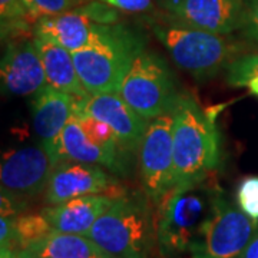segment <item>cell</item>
Returning <instances> with one entry per match:
<instances>
[{"mask_svg": "<svg viewBox=\"0 0 258 258\" xmlns=\"http://www.w3.org/2000/svg\"><path fill=\"white\" fill-rule=\"evenodd\" d=\"M2 91L12 96H35L45 85L46 75L33 36L8 39L0 66Z\"/></svg>", "mask_w": 258, "mask_h": 258, "instance_id": "cell-13", "label": "cell"}, {"mask_svg": "<svg viewBox=\"0 0 258 258\" xmlns=\"http://www.w3.org/2000/svg\"><path fill=\"white\" fill-rule=\"evenodd\" d=\"M111 195H83L57 205H49L43 215L52 230L64 234L88 235L93 224L113 203Z\"/></svg>", "mask_w": 258, "mask_h": 258, "instance_id": "cell-17", "label": "cell"}, {"mask_svg": "<svg viewBox=\"0 0 258 258\" xmlns=\"http://www.w3.org/2000/svg\"><path fill=\"white\" fill-rule=\"evenodd\" d=\"M148 25L172 62L198 82L217 76L240 53V46L228 35L186 26L166 13Z\"/></svg>", "mask_w": 258, "mask_h": 258, "instance_id": "cell-3", "label": "cell"}, {"mask_svg": "<svg viewBox=\"0 0 258 258\" xmlns=\"http://www.w3.org/2000/svg\"><path fill=\"white\" fill-rule=\"evenodd\" d=\"M119 95L141 116L152 120L174 111L181 93L165 59L144 49L122 81Z\"/></svg>", "mask_w": 258, "mask_h": 258, "instance_id": "cell-6", "label": "cell"}, {"mask_svg": "<svg viewBox=\"0 0 258 258\" xmlns=\"http://www.w3.org/2000/svg\"><path fill=\"white\" fill-rule=\"evenodd\" d=\"M75 105L76 98L49 86L47 83L32 96L30 109L33 131L40 139V145L45 147L52 158L62 131L74 115Z\"/></svg>", "mask_w": 258, "mask_h": 258, "instance_id": "cell-15", "label": "cell"}, {"mask_svg": "<svg viewBox=\"0 0 258 258\" xmlns=\"http://www.w3.org/2000/svg\"><path fill=\"white\" fill-rule=\"evenodd\" d=\"M240 258H258V230L245 247Z\"/></svg>", "mask_w": 258, "mask_h": 258, "instance_id": "cell-28", "label": "cell"}, {"mask_svg": "<svg viewBox=\"0 0 258 258\" xmlns=\"http://www.w3.org/2000/svg\"><path fill=\"white\" fill-rule=\"evenodd\" d=\"M33 39L43 63L47 85L72 95L76 99L88 98L89 93L79 79L72 52L40 33L33 32Z\"/></svg>", "mask_w": 258, "mask_h": 258, "instance_id": "cell-18", "label": "cell"}, {"mask_svg": "<svg viewBox=\"0 0 258 258\" xmlns=\"http://www.w3.org/2000/svg\"><path fill=\"white\" fill-rule=\"evenodd\" d=\"M172 112L174 188L201 184L221 165V134L191 93H181Z\"/></svg>", "mask_w": 258, "mask_h": 258, "instance_id": "cell-1", "label": "cell"}, {"mask_svg": "<svg viewBox=\"0 0 258 258\" xmlns=\"http://www.w3.org/2000/svg\"><path fill=\"white\" fill-rule=\"evenodd\" d=\"M139 176L154 204L174 188V112L149 120L139 147Z\"/></svg>", "mask_w": 258, "mask_h": 258, "instance_id": "cell-9", "label": "cell"}, {"mask_svg": "<svg viewBox=\"0 0 258 258\" xmlns=\"http://www.w3.org/2000/svg\"><path fill=\"white\" fill-rule=\"evenodd\" d=\"M237 204L248 217L258 221V176H245L238 184Z\"/></svg>", "mask_w": 258, "mask_h": 258, "instance_id": "cell-25", "label": "cell"}, {"mask_svg": "<svg viewBox=\"0 0 258 258\" xmlns=\"http://www.w3.org/2000/svg\"><path fill=\"white\" fill-rule=\"evenodd\" d=\"M13 222L18 251L29 248L53 231L43 214H20L13 218Z\"/></svg>", "mask_w": 258, "mask_h": 258, "instance_id": "cell-20", "label": "cell"}, {"mask_svg": "<svg viewBox=\"0 0 258 258\" xmlns=\"http://www.w3.org/2000/svg\"><path fill=\"white\" fill-rule=\"evenodd\" d=\"M241 33L248 42L258 46V0H244Z\"/></svg>", "mask_w": 258, "mask_h": 258, "instance_id": "cell-26", "label": "cell"}, {"mask_svg": "<svg viewBox=\"0 0 258 258\" xmlns=\"http://www.w3.org/2000/svg\"><path fill=\"white\" fill-rule=\"evenodd\" d=\"M29 19L36 23L43 18H52L86 5L91 0H23Z\"/></svg>", "mask_w": 258, "mask_h": 258, "instance_id": "cell-23", "label": "cell"}, {"mask_svg": "<svg viewBox=\"0 0 258 258\" xmlns=\"http://www.w3.org/2000/svg\"><path fill=\"white\" fill-rule=\"evenodd\" d=\"M126 191L111 176L105 168L93 164L76 161H60L52 171L46 191L45 203L57 205L83 195H111L119 197Z\"/></svg>", "mask_w": 258, "mask_h": 258, "instance_id": "cell-11", "label": "cell"}, {"mask_svg": "<svg viewBox=\"0 0 258 258\" xmlns=\"http://www.w3.org/2000/svg\"><path fill=\"white\" fill-rule=\"evenodd\" d=\"M55 161L43 145L15 148L3 154L2 194L25 203L46 191Z\"/></svg>", "mask_w": 258, "mask_h": 258, "instance_id": "cell-10", "label": "cell"}, {"mask_svg": "<svg viewBox=\"0 0 258 258\" xmlns=\"http://www.w3.org/2000/svg\"><path fill=\"white\" fill-rule=\"evenodd\" d=\"M118 20V10L98 0H91L66 13L37 20L33 32L55 40L75 53L101 42L111 33Z\"/></svg>", "mask_w": 258, "mask_h": 258, "instance_id": "cell-8", "label": "cell"}, {"mask_svg": "<svg viewBox=\"0 0 258 258\" xmlns=\"http://www.w3.org/2000/svg\"><path fill=\"white\" fill-rule=\"evenodd\" d=\"M0 18H2V37H12L28 35V10L23 0H0Z\"/></svg>", "mask_w": 258, "mask_h": 258, "instance_id": "cell-21", "label": "cell"}, {"mask_svg": "<svg viewBox=\"0 0 258 258\" xmlns=\"http://www.w3.org/2000/svg\"><path fill=\"white\" fill-rule=\"evenodd\" d=\"M220 186L201 184L174 188L157 204L155 240L164 258H179L191 252L214 210Z\"/></svg>", "mask_w": 258, "mask_h": 258, "instance_id": "cell-2", "label": "cell"}, {"mask_svg": "<svg viewBox=\"0 0 258 258\" xmlns=\"http://www.w3.org/2000/svg\"><path fill=\"white\" fill-rule=\"evenodd\" d=\"M36 258H116L88 235L52 231L29 248Z\"/></svg>", "mask_w": 258, "mask_h": 258, "instance_id": "cell-19", "label": "cell"}, {"mask_svg": "<svg viewBox=\"0 0 258 258\" xmlns=\"http://www.w3.org/2000/svg\"><path fill=\"white\" fill-rule=\"evenodd\" d=\"M145 192H125L93 224L88 237L116 258H149L155 217Z\"/></svg>", "mask_w": 258, "mask_h": 258, "instance_id": "cell-4", "label": "cell"}, {"mask_svg": "<svg viewBox=\"0 0 258 258\" xmlns=\"http://www.w3.org/2000/svg\"><path fill=\"white\" fill-rule=\"evenodd\" d=\"M75 116H76V119L79 122L82 131L85 132V135L91 139L93 144L105 148V149L113 151V152H126V154H131V152H128L125 148L120 145L116 135H115V132L112 131V128L108 123H105V122L96 119V118H93V116L88 115V113H83L81 111H75Z\"/></svg>", "mask_w": 258, "mask_h": 258, "instance_id": "cell-22", "label": "cell"}, {"mask_svg": "<svg viewBox=\"0 0 258 258\" xmlns=\"http://www.w3.org/2000/svg\"><path fill=\"white\" fill-rule=\"evenodd\" d=\"M75 111L88 113L108 123L128 152L139 151L149 125V120L132 109L119 93H96L85 99H76Z\"/></svg>", "mask_w": 258, "mask_h": 258, "instance_id": "cell-14", "label": "cell"}, {"mask_svg": "<svg viewBox=\"0 0 258 258\" xmlns=\"http://www.w3.org/2000/svg\"><path fill=\"white\" fill-rule=\"evenodd\" d=\"M0 258H36L28 249H20V251H13V249H0Z\"/></svg>", "mask_w": 258, "mask_h": 258, "instance_id": "cell-29", "label": "cell"}, {"mask_svg": "<svg viewBox=\"0 0 258 258\" xmlns=\"http://www.w3.org/2000/svg\"><path fill=\"white\" fill-rule=\"evenodd\" d=\"M161 10L186 26L217 35L240 30L244 0H157Z\"/></svg>", "mask_w": 258, "mask_h": 258, "instance_id": "cell-12", "label": "cell"}, {"mask_svg": "<svg viewBox=\"0 0 258 258\" xmlns=\"http://www.w3.org/2000/svg\"><path fill=\"white\" fill-rule=\"evenodd\" d=\"M247 86L249 88V91H251V93H252V95L258 96V76L257 78H254V79H251Z\"/></svg>", "mask_w": 258, "mask_h": 258, "instance_id": "cell-30", "label": "cell"}, {"mask_svg": "<svg viewBox=\"0 0 258 258\" xmlns=\"http://www.w3.org/2000/svg\"><path fill=\"white\" fill-rule=\"evenodd\" d=\"M227 83L234 88L247 86L258 76V53L240 55L227 66Z\"/></svg>", "mask_w": 258, "mask_h": 258, "instance_id": "cell-24", "label": "cell"}, {"mask_svg": "<svg viewBox=\"0 0 258 258\" xmlns=\"http://www.w3.org/2000/svg\"><path fill=\"white\" fill-rule=\"evenodd\" d=\"M144 49V40L135 32L116 23L101 42L72 53L75 68L86 92L89 95L119 93L122 81Z\"/></svg>", "mask_w": 258, "mask_h": 258, "instance_id": "cell-5", "label": "cell"}, {"mask_svg": "<svg viewBox=\"0 0 258 258\" xmlns=\"http://www.w3.org/2000/svg\"><path fill=\"white\" fill-rule=\"evenodd\" d=\"M257 230V220L231 203L220 188L211 217L189 252L191 258H240Z\"/></svg>", "mask_w": 258, "mask_h": 258, "instance_id": "cell-7", "label": "cell"}, {"mask_svg": "<svg viewBox=\"0 0 258 258\" xmlns=\"http://www.w3.org/2000/svg\"><path fill=\"white\" fill-rule=\"evenodd\" d=\"M125 13H147L154 8V0H98Z\"/></svg>", "mask_w": 258, "mask_h": 258, "instance_id": "cell-27", "label": "cell"}, {"mask_svg": "<svg viewBox=\"0 0 258 258\" xmlns=\"http://www.w3.org/2000/svg\"><path fill=\"white\" fill-rule=\"evenodd\" d=\"M55 164L60 161H76L83 164L99 165L109 169L113 174L125 175L128 172V154L126 152H113L109 149L93 144L85 135L79 122L74 115L68 125L62 131L59 141L56 144L53 154Z\"/></svg>", "mask_w": 258, "mask_h": 258, "instance_id": "cell-16", "label": "cell"}]
</instances>
